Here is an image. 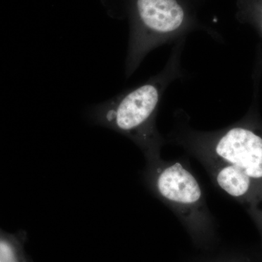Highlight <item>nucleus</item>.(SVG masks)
<instances>
[{"mask_svg": "<svg viewBox=\"0 0 262 262\" xmlns=\"http://www.w3.org/2000/svg\"><path fill=\"white\" fill-rule=\"evenodd\" d=\"M186 18L185 10L178 0H133L125 69L127 77L151 50L181 32Z\"/></svg>", "mask_w": 262, "mask_h": 262, "instance_id": "obj_3", "label": "nucleus"}, {"mask_svg": "<svg viewBox=\"0 0 262 262\" xmlns=\"http://www.w3.org/2000/svg\"><path fill=\"white\" fill-rule=\"evenodd\" d=\"M142 178L150 192L178 217L196 244L206 247L215 241V222L204 192L182 161L160 158L146 162Z\"/></svg>", "mask_w": 262, "mask_h": 262, "instance_id": "obj_2", "label": "nucleus"}, {"mask_svg": "<svg viewBox=\"0 0 262 262\" xmlns=\"http://www.w3.org/2000/svg\"><path fill=\"white\" fill-rule=\"evenodd\" d=\"M167 79L159 75L135 89L89 108L87 117L116 131L139 146L146 162L161 158L163 137L156 125L158 106Z\"/></svg>", "mask_w": 262, "mask_h": 262, "instance_id": "obj_1", "label": "nucleus"}, {"mask_svg": "<svg viewBox=\"0 0 262 262\" xmlns=\"http://www.w3.org/2000/svg\"><path fill=\"white\" fill-rule=\"evenodd\" d=\"M27 241L24 230L9 232L0 227V262H33L26 248Z\"/></svg>", "mask_w": 262, "mask_h": 262, "instance_id": "obj_4", "label": "nucleus"}]
</instances>
